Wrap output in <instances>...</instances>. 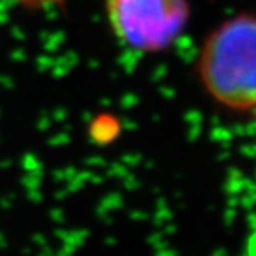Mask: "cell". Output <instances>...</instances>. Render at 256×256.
<instances>
[{"instance_id":"obj_1","label":"cell","mask_w":256,"mask_h":256,"mask_svg":"<svg viewBox=\"0 0 256 256\" xmlns=\"http://www.w3.org/2000/svg\"><path fill=\"white\" fill-rule=\"evenodd\" d=\"M196 71L219 106L236 113L256 110V12H240L210 31Z\"/></svg>"},{"instance_id":"obj_2","label":"cell","mask_w":256,"mask_h":256,"mask_svg":"<svg viewBox=\"0 0 256 256\" xmlns=\"http://www.w3.org/2000/svg\"><path fill=\"white\" fill-rule=\"evenodd\" d=\"M116 39L139 52L168 50L190 20L188 0H105Z\"/></svg>"}]
</instances>
